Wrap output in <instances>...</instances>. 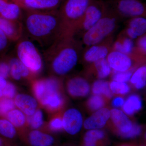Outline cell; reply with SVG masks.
I'll return each instance as SVG.
<instances>
[{
  "mask_svg": "<svg viewBox=\"0 0 146 146\" xmlns=\"http://www.w3.org/2000/svg\"><path fill=\"white\" fill-rule=\"evenodd\" d=\"M114 41V36L112 35L100 43L86 47L82 51L80 57L82 63L89 65L106 58L112 50Z\"/></svg>",
  "mask_w": 146,
  "mask_h": 146,
  "instance_id": "9c48e42d",
  "label": "cell"
},
{
  "mask_svg": "<svg viewBox=\"0 0 146 146\" xmlns=\"http://www.w3.org/2000/svg\"><path fill=\"white\" fill-rule=\"evenodd\" d=\"M109 143V138L104 131L91 129L84 134L81 146H107Z\"/></svg>",
  "mask_w": 146,
  "mask_h": 146,
  "instance_id": "ac0fdd59",
  "label": "cell"
},
{
  "mask_svg": "<svg viewBox=\"0 0 146 146\" xmlns=\"http://www.w3.org/2000/svg\"><path fill=\"white\" fill-rule=\"evenodd\" d=\"M15 51L17 58L32 72L36 74L42 70L43 65L42 54L30 39L23 36L17 42Z\"/></svg>",
  "mask_w": 146,
  "mask_h": 146,
  "instance_id": "5b68a950",
  "label": "cell"
},
{
  "mask_svg": "<svg viewBox=\"0 0 146 146\" xmlns=\"http://www.w3.org/2000/svg\"><path fill=\"white\" fill-rule=\"evenodd\" d=\"M120 19L107 5L102 17L82 36V44L90 46L113 35Z\"/></svg>",
  "mask_w": 146,
  "mask_h": 146,
  "instance_id": "3957f363",
  "label": "cell"
},
{
  "mask_svg": "<svg viewBox=\"0 0 146 146\" xmlns=\"http://www.w3.org/2000/svg\"><path fill=\"white\" fill-rule=\"evenodd\" d=\"M136 70H130L123 72H115L112 71L111 74L112 81L123 82H127L130 80L133 72Z\"/></svg>",
  "mask_w": 146,
  "mask_h": 146,
  "instance_id": "836d02e7",
  "label": "cell"
},
{
  "mask_svg": "<svg viewBox=\"0 0 146 146\" xmlns=\"http://www.w3.org/2000/svg\"><path fill=\"white\" fill-rule=\"evenodd\" d=\"M63 100L59 92L47 97L41 103L50 109L55 110L61 107L63 104Z\"/></svg>",
  "mask_w": 146,
  "mask_h": 146,
  "instance_id": "f546056e",
  "label": "cell"
},
{
  "mask_svg": "<svg viewBox=\"0 0 146 146\" xmlns=\"http://www.w3.org/2000/svg\"><path fill=\"white\" fill-rule=\"evenodd\" d=\"M112 70L106 58L98 60L88 65L86 74L88 76H94L98 80L106 78L111 74Z\"/></svg>",
  "mask_w": 146,
  "mask_h": 146,
  "instance_id": "d6986e66",
  "label": "cell"
},
{
  "mask_svg": "<svg viewBox=\"0 0 146 146\" xmlns=\"http://www.w3.org/2000/svg\"><path fill=\"white\" fill-rule=\"evenodd\" d=\"M134 144L131 143H122L116 146H135Z\"/></svg>",
  "mask_w": 146,
  "mask_h": 146,
  "instance_id": "f6af8a7d",
  "label": "cell"
},
{
  "mask_svg": "<svg viewBox=\"0 0 146 146\" xmlns=\"http://www.w3.org/2000/svg\"><path fill=\"white\" fill-rule=\"evenodd\" d=\"M16 91L15 85L11 82H7L3 91V96L7 98H13L16 95Z\"/></svg>",
  "mask_w": 146,
  "mask_h": 146,
  "instance_id": "74e56055",
  "label": "cell"
},
{
  "mask_svg": "<svg viewBox=\"0 0 146 146\" xmlns=\"http://www.w3.org/2000/svg\"><path fill=\"white\" fill-rule=\"evenodd\" d=\"M10 42L4 33L0 29V55L6 51Z\"/></svg>",
  "mask_w": 146,
  "mask_h": 146,
  "instance_id": "8d00e7d4",
  "label": "cell"
},
{
  "mask_svg": "<svg viewBox=\"0 0 146 146\" xmlns=\"http://www.w3.org/2000/svg\"><path fill=\"white\" fill-rule=\"evenodd\" d=\"M124 103V100L122 97H118L115 98L112 102V105L115 108H120L123 106Z\"/></svg>",
  "mask_w": 146,
  "mask_h": 146,
  "instance_id": "b9f144b4",
  "label": "cell"
},
{
  "mask_svg": "<svg viewBox=\"0 0 146 146\" xmlns=\"http://www.w3.org/2000/svg\"><path fill=\"white\" fill-rule=\"evenodd\" d=\"M23 9L18 4L9 1L0 13V16L11 21H23Z\"/></svg>",
  "mask_w": 146,
  "mask_h": 146,
  "instance_id": "603a6c76",
  "label": "cell"
},
{
  "mask_svg": "<svg viewBox=\"0 0 146 146\" xmlns=\"http://www.w3.org/2000/svg\"><path fill=\"white\" fill-rule=\"evenodd\" d=\"M64 0H21L16 3L23 10L50 11L58 10Z\"/></svg>",
  "mask_w": 146,
  "mask_h": 146,
  "instance_id": "7c38bea8",
  "label": "cell"
},
{
  "mask_svg": "<svg viewBox=\"0 0 146 146\" xmlns=\"http://www.w3.org/2000/svg\"><path fill=\"white\" fill-rule=\"evenodd\" d=\"M134 47L133 40L121 33L117 38L113 42L112 50L130 54L133 52Z\"/></svg>",
  "mask_w": 146,
  "mask_h": 146,
  "instance_id": "cb8c5ba5",
  "label": "cell"
},
{
  "mask_svg": "<svg viewBox=\"0 0 146 146\" xmlns=\"http://www.w3.org/2000/svg\"><path fill=\"white\" fill-rule=\"evenodd\" d=\"M107 9V3L102 0H92L75 31V36H82L102 17Z\"/></svg>",
  "mask_w": 146,
  "mask_h": 146,
  "instance_id": "ba28073f",
  "label": "cell"
},
{
  "mask_svg": "<svg viewBox=\"0 0 146 146\" xmlns=\"http://www.w3.org/2000/svg\"><path fill=\"white\" fill-rule=\"evenodd\" d=\"M107 100L103 97L94 95L90 97L86 102V106L89 111L95 112L101 109L105 105Z\"/></svg>",
  "mask_w": 146,
  "mask_h": 146,
  "instance_id": "4dcf8cb0",
  "label": "cell"
},
{
  "mask_svg": "<svg viewBox=\"0 0 146 146\" xmlns=\"http://www.w3.org/2000/svg\"><path fill=\"white\" fill-rule=\"evenodd\" d=\"M142 107L141 98L136 94L131 95L124 103L123 109L128 115H131L141 110Z\"/></svg>",
  "mask_w": 146,
  "mask_h": 146,
  "instance_id": "4316f807",
  "label": "cell"
},
{
  "mask_svg": "<svg viewBox=\"0 0 146 146\" xmlns=\"http://www.w3.org/2000/svg\"><path fill=\"white\" fill-rule=\"evenodd\" d=\"M106 59L112 70L118 72L136 70L146 62V56L135 53L126 54L112 50L107 56Z\"/></svg>",
  "mask_w": 146,
  "mask_h": 146,
  "instance_id": "8992f818",
  "label": "cell"
},
{
  "mask_svg": "<svg viewBox=\"0 0 146 146\" xmlns=\"http://www.w3.org/2000/svg\"><path fill=\"white\" fill-rule=\"evenodd\" d=\"M66 86L68 93L74 98L86 96L90 91L89 82L85 78L80 76H75L69 79Z\"/></svg>",
  "mask_w": 146,
  "mask_h": 146,
  "instance_id": "5bb4252c",
  "label": "cell"
},
{
  "mask_svg": "<svg viewBox=\"0 0 146 146\" xmlns=\"http://www.w3.org/2000/svg\"><path fill=\"white\" fill-rule=\"evenodd\" d=\"M9 1L17 3L19 1H21V0H9Z\"/></svg>",
  "mask_w": 146,
  "mask_h": 146,
  "instance_id": "7dc6e473",
  "label": "cell"
},
{
  "mask_svg": "<svg viewBox=\"0 0 146 146\" xmlns=\"http://www.w3.org/2000/svg\"><path fill=\"white\" fill-rule=\"evenodd\" d=\"M14 102L22 112L28 116L34 114L37 106L36 100L33 97L26 94L17 95Z\"/></svg>",
  "mask_w": 146,
  "mask_h": 146,
  "instance_id": "44dd1931",
  "label": "cell"
},
{
  "mask_svg": "<svg viewBox=\"0 0 146 146\" xmlns=\"http://www.w3.org/2000/svg\"><path fill=\"white\" fill-rule=\"evenodd\" d=\"M8 61L10 66V74L13 79L19 80L22 78H29L33 74L16 56L10 57Z\"/></svg>",
  "mask_w": 146,
  "mask_h": 146,
  "instance_id": "ffe728a7",
  "label": "cell"
},
{
  "mask_svg": "<svg viewBox=\"0 0 146 146\" xmlns=\"http://www.w3.org/2000/svg\"><path fill=\"white\" fill-rule=\"evenodd\" d=\"M62 120L63 129L70 135H75L78 133L82 127V115L78 110L74 108L67 110L63 115Z\"/></svg>",
  "mask_w": 146,
  "mask_h": 146,
  "instance_id": "4fadbf2b",
  "label": "cell"
},
{
  "mask_svg": "<svg viewBox=\"0 0 146 146\" xmlns=\"http://www.w3.org/2000/svg\"><path fill=\"white\" fill-rule=\"evenodd\" d=\"M15 106V102L11 99H2L0 100V114L5 115L14 109Z\"/></svg>",
  "mask_w": 146,
  "mask_h": 146,
  "instance_id": "d590c367",
  "label": "cell"
},
{
  "mask_svg": "<svg viewBox=\"0 0 146 146\" xmlns=\"http://www.w3.org/2000/svg\"><path fill=\"white\" fill-rule=\"evenodd\" d=\"M146 32L145 17H137L130 18L127 23L126 27L121 33L133 40L145 34Z\"/></svg>",
  "mask_w": 146,
  "mask_h": 146,
  "instance_id": "2e32d148",
  "label": "cell"
},
{
  "mask_svg": "<svg viewBox=\"0 0 146 146\" xmlns=\"http://www.w3.org/2000/svg\"><path fill=\"white\" fill-rule=\"evenodd\" d=\"M27 121L31 127L34 129H38L44 123L43 112L40 110H36L33 115L29 116Z\"/></svg>",
  "mask_w": 146,
  "mask_h": 146,
  "instance_id": "d6a6232c",
  "label": "cell"
},
{
  "mask_svg": "<svg viewBox=\"0 0 146 146\" xmlns=\"http://www.w3.org/2000/svg\"><path fill=\"white\" fill-rule=\"evenodd\" d=\"M7 117L14 126L20 127L25 124L26 117L23 112L18 109H13L7 113Z\"/></svg>",
  "mask_w": 146,
  "mask_h": 146,
  "instance_id": "f1b7e54d",
  "label": "cell"
},
{
  "mask_svg": "<svg viewBox=\"0 0 146 146\" xmlns=\"http://www.w3.org/2000/svg\"><path fill=\"white\" fill-rule=\"evenodd\" d=\"M3 143V140L0 138V146H2Z\"/></svg>",
  "mask_w": 146,
  "mask_h": 146,
  "instance_id": "bcb514c9",
  "label": "cell"
},
{
  "mask_svg": "<svg viewBox=\"0 0 146 146\" xmlns=\"http://www.w3.org/2000/svg\"><path fill=\"white\" fill-rule=\"evenodd\" d=\"M133 52L146 56V34L137 38Z\"/></svg>",
  "mask_w": 146,
  "mask_h": 146,
  "instance_id": "e575fe53",
  "label": "cell"
},
{
  "mask_svg": "<svg viewBox=\"0 0 146 146\" xmlns=\"http://www.w3.org/2000/svg\"><path fill=\"white\" fill-rule=\"evenodd\" d=\"M27 141L31 146H51L54 143V139L50 134L34 130L29 133Z\"/></svg>",
  "mask_w": 146,
  "mask_h": 146,
  "instance_id": "7402d4cb",
  "label": "cell"
},
{
  "mask_svg": "<svg viewBox=\"0 0 146 146\" xmlns=\"http://www.w3.org/2000/svg\"><path fill=\"white\" fill-rule=\"evenodd\" d=\"M92 0H64L58 9L65 31H75Z\"/></svg>",
  "mask_w": 146,
  "mask_h": 146,
  "instance_id": "277c9868",
  "label": "cell"
},
{
  "mask_svg": "<svg viewBox=\"0 0 146 146\" xmlns=\"http://www.w3.org/2000/svg\"><path fill=\"white\" fill-rule=\"evenodd\" d=\"M92 91L94 95L102 96L107 100L111 99L113 96L109 82L102 80H97L94 82L92 85Z\"/></svg>",
  "mask_w": 146,
  "mask_h": 146,
  "instance_id": "d4e9b609",
  "label": "cell"
},
{
  "mask_svg": "<svg viewBox=\"0 0 146 146\" xmlns=\"http://www.w3.org/2000/svg\"><path fill=\"white\" fill-rule=\"evenodd\" d=\"M71 146V145H68V146Z\"/></svg>",
  "mask_w": 146,
  "mask_h": 146,
  "instance_id": "681fc988",
  "label": "cell"
},
{
  "mask_svg": "<svg viewBox=\"0 0 146 146\" xmlns=\"http://www.w3.org/2000/svg\"><path fill=\"white\" fill-rule=\"evenodd\" d=\"M110 111L112 131L119 137L127 138L133 124L125 114L119 110L114 108Z\"/></svg>",
  "mask_w": 146,
  "mask_h": 146,
  "instance_id": "8fae6325",
  "label": "cell"
},
{
  "mask_svg": "<svg viewBox=\"0 0 146 146\" xmlns=\"http://www.w3.org/2000/svg\"><path fill=\"white\" fill-rule=\"evenodd\" d=\"M0 29L11 42H17L23 36L22 21H11L0 16Z\"/></svg>",
  "mask_w": 146,
  "mask_h": 146,
  "instance_id": "9a60e30c",
  "label": "cell"
},
{
  "mask_svg": "<svg viewBox=\"0 0 146 146\" xmlns=\"http://www.w3.org/2000/svg\"><path fill=\"white\" fill-rule=\"evenodd\" d=\"M61 81L56 77H51L35 82L33 89L39 101L42 102L47 97L59 92Z\"/></svg>",
  "mask_w": 146,
  "mask_h": 146,
  "instance_id": "30bf717a",
  "label": "cell"
},
{
  "mask_svg": "<svg viewBox=\"0 0 146 146\" xmlns=\"http://www.w3.org/2000/svg\"><path fill=\"white\" fill-rule=\"evenodd\" d=\"M82 46L73 33L64 31L44 50L42 55L53 74L63 76L76 65L83 51Z\"/></svg>",
  "mask_w": 146,
  "mask_h": 146,
  "instance_id": "6da1fadb",
  "label": "cell"
},
{
  "mask_svg": "<svg viewBox=\"0 0 146 146\" xmlns=\"http://www.w3.org/2000/svg\"><path fill=\"white\" fill-rule=\"evenodd\" d=\"M110 88L113 94L125 95L130 91V87L126 82L112 81L109 83Z\"/></svg>",
  "mask_w": 146,
  "mask_h": 146,
  "instance_id": "1f68e13d",
  "label": "cell"
},
{
  "mask_svg": "<svg viewBox=\"0 0 146 146\" xmlns=\"http://www.w3.org/2000/svg\"><path fill=\"white\" fill-rule=\"evenodd\" d=\"M10 74V66L8 60L0 61V76L6 79Z\"/></svg>",
  "mask_w": 146,
  "mask_h": 146,
  "instance_id": "ab89813d",
  "label": "cell"
},
{
  "mask_svg": "<svg viewBox=\"0 0 146 146\" xmlns=\"http://www.w3.org/2000/svg\"><path fill=\"white\" fill-rule=\"evenodd\" d=\"M106 3L120 19L146 17V6L140 0H110Z\"/></svg>",
  "mask_w": 146,
  "mask_h": 146,
  "instance_id": "52a82bcc",
  "label": "cell"
},
{
  "mask_svg": "<svg viewBox=\"0 0 146 146\" xmlns=\"http://www.w3.org/2000/svg\"><path fill=\"white\" fill-rule=\"evenodd\" d=\"M110 117V110L107 108H102L84 121V127L89 130L100 129L106 125Z\"/></svg>",
  "mask_w": 146,
  "mask_h": 146,
  "instance_id": "e0dca14e",
  "label": "cell"
},
{
  "mask_svg": "<svg viewBox=\"0 0 146 146\" xmlns=\"http://www.w3.org/2000/svg\"><path fill=\"white\" fill-rule=\"evenodd\" d=\"M7 82L6 79L0 76V98L3 96V91Z\"/></svg>",
  "mask_w": 146,
  "mask_h": 146,
  "instance_id": "7bdbcfd3",
  "label": "cell"
},
{
  "mask_svg": "<svg viewBox=\"0 0 146 146\" xmlns=\"http://www.w3.org/2000/svg\"><path fill=\"white\" fill-rule=\"evenodd\" d=\"M130 83L135 89H141L144 88L146 83V64L138 67L133 72L130 80Z\"/></svg>",
  "mask_w": 146,
  "mask_h": 146,
  "instance_id": "484cf974",
  "label": "cell"
},
{
  "mask_svg": "<svg viewBox=\"0 0 146 146\" xmlns=\"http://www.w3.org/2000/svg\"><path fill=\"white\" fill-rule=\"evenodd\" d=\"M9 1V0H0V13L3 10Z\"/></svg>",
  "mask_w": 146,
  "mask_h": 146,
  "instance_id": "ee69618b",
  "label": "cell"
},
{
  "mask_svg": "<svg viewBox=\"0 0 146 146\" xmlns=\"http://www.w3.org/2000/svg\"></svg>",
  "mask_w": 146,
  "mask_h": 146,
  "instance_id": "f907efd6",
  "label": "cell"
},
{
  "mask_svg": "<svg viewBox=\"0 0 146 146\" xmlns=\"http://www.w3.org/2000/svg\"><path fill=\"white\" fill-rule=\"evenodd\" d=\"M142 127L136 123H133L132 129L128 135L127 138H132L138 136L142 132Z\"/></svg>",
  "mask_w": 146,
  "mask_h": 146,
  "instance_id": "60d3db41",
  "label": "cell"
},
{
  "mask_svg": "<svg viewBox=\"0 0 146 146\" xmlns=\"http://www.w3.org/2000/svg\"><path fill=\"white\" fill-rule=\"evenodd\" d=\"M25 11L22 21L24 33L27 38L36 42L44 49L66 31L58 10Z\"/></svg>",
  "mask_w": 146,
  "mask_h": 146,
  "instance_id": "7a4b0ae2",
  "label": "cell"
},
{
  "mask_svg": "<svg viewBox=\"0 0 146 146\" xmlns=\"http://www.w3.org/2000/svg\"><path fill=\"white\" fill-rule=\"evenodd\" d=\"M16 135L15 126L8 120L0 119V136L7 140H12Z\"/></svg>",
  "mask_w": 146,
  "mask_h": 146,
  "instance_id": "83f0119b",
  "label": "cell"
},
{
  "mask_svg": "<svg viewBox=\"0 0 146 146\" xmlns=\"http://www.w3.org/2000/svg\"><path fill=\"white\" fill-rule=\"evenodd\" d=\"M135 146H145L144 145H135Z\"/></svg>",
  "mask_w": 146,
  "mask_h": 146,
  "instance_id": "c3c4849f",
  "label": "cell"
},
{
  "mask_svg": "<svg viewBox=\"0 0 146 146\" xmlns=\"http://www.w3.org/2000/svg\"><path fill=\"white\" fill-rule=\"evenodd\" d=\"M50 129L53 131H60L63 130V120L60 117H56L53 119L49 124Z\"/></svg>",
  "mask_w": 146,
  "mask_h": 146,
  "instance_id": "f35d334b",
  "label": "cell"
}]
</instances>
